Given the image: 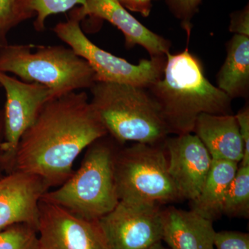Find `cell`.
<instances>
[{
	"label": "cell",
	"mask_w": 249,
	"mask_h": 249,
	"mask_svg": "<svg viewBox=\"0 0 249 249\" xmlns=\"http://www.w3.org/2000/svg\"><path fill=\"white\" fill-rule=\"evenodd\" d=\"M106 135L84 91L49 100L21 137L13 171L38 176L49 188L60 186L74 173L78 155Z\"/></svg>",
	"instance_id": "obj_1"
},
{
	"label": "cell",
	"mask_w": 249,
	"mask_h": 249,
	"mask_svg": "<svg viewBox=\"0 0 249 249\" xmlns=\"http://www.w3.org/2000/svg\"><path fill=\"white\" fill-rule=\"evenodd\" d=\"M147 89L175 135L193 133L201 114H232V100L207 79L200 59L188 48L167 54L163 76Z\"/></svg>",
	"instance_id": "obj_2"
},
{
	"label": "cell",
	"mask_w": 249,
	"mask_h": 249,
	"mask_svg": "<svg viewBox=\"0 0 249 249\" xmlns=\"http://www.w3.org/2000/svg\"><path fill=\"white\" fill-rule=\"evenodd\" d=\"M90 90L93 109L118 143L155 145L171 134L161 108L147 88L96 82Z\"/></svg>",
	"instance_id": "obj_3"
},
{
	"label": "cell",
	"mask_w": 249,
	"mask_h": 249,
	"mask_svg": "<svg viewBox=\"0 0 249 249\" xmlns=\"http://www.w3.org/2000/svg\"><path fill=\"white\" fill-rule=\"evenodd\" d=\"M116 142L107 134L90 144L78 170L42 199L89 220L109 213L119 202L114 176Z\"/></svg>",
	"instance_id": "obj_4"
},
{
	"label": "cell",
	"mask_w": 249,
	"mask_h": 249,
	"mask_svg": "<svg viewBox=\"0 0 249 249\" xmlns=\"http://www.w3.org/2000/svg\"><path fill=\"white\" fill-rule=\"evenodd\" d=\"M0 45V71L10 72L24 82L47 87L53 98L96 83L95 73L84 59L64 46Z\"/></svg>",
	"instance_id": "obj_5"
},
{
	"label": "cell",
	"mask_w": 249,
	"mask_h": 249,
	"mask_svg": "<svg viewBox=\"0 0 249 249\" xmlns=\"http://www.w3.org/2000/svg\"><path fill=\"white\" fill-rule=\"evenodd\" d=\"M163 142L155 145L136 142L118 149L114 176L119 201L161 205L182 200L168 172Z\"/></svg>",
	"instance_id": "obj_6"
},
{
	"label": "cell",
	"mask_w": 249,
	"mask_h": 249,
	"mask_svg": "<svg viewBox=\"0 0 249 249\" xmlns=\"http://www.w3.org/2000/svg\"><path fill=\"white\" fill-rule=\"evenodd\" d=\"M76 9L65 22H59L53 31L60 40L89 64L96 82L119 83L148 88L163 76L166 56L143 59L137 65L116 56L93 44L85 36Z\"/></svg>",
	"instance_id": "obj_7"
},
{
	"label": "cell",
	"mask_w": 249,
	"mask_h": 249,
	"mask_svg": "<svg viewBox=\"0 0 249 249\" xmlns=\"http://www.w3.org/2000/svg\"><path fill=\"white\" fill-rule=\"evenodd\" d=\"M162 211L155 203L120 200L98 222L111 249H147L162 242Z\"/></svg>",
	"instance_id": "obj_8"
},
{
	"label": "cell",
	"mask_w": 249,
	"mask_h": 249,
	"mask_svg": "<svg viewBox=\"0 0 249 249\" xmlns=\"http://www.w3.org/2000/svg\"><path fill=\"white\" fill-rule=\"evenodd\" d=\"M0 86L6 93L4 109V141L1 144L6 174L14 169L15 155L19 140L34 122L42 106L53 99L47 87L27 83L0 71Z\"/></svg>",
	"instance_id": "obj_9"
},
{
	"label": "cell",
	"mask_w": 249,
	"mask_h": 249,
	"mask_svg": "<svg viewBox=\"0 0 249 249\" xmlns=\"http://www.w3.org/2000/svg\"><path fill=\"white\" fill-rule=\"evenodd\" d=\"M37 233L40 249H111L98 220L78 217L42 199Z\"/></svg>",
	"instance_id": "obj_10"
},
{
	"label": "cell",
	"mask_w": 249,
	"mask_h": 249,
	"mask_svg": "<svg viewBox=\"0 0 249 249\" xmlns=\"http://www.w3.org/2000/svg\"><path fill=\"white\" fill-rule=\"evenodd\" d=\"M168 172L182 199L194 201L202 189L213 159L196 134L165 139Z\"/></svg>",
	"instance_id": "obj_11"
},
{
	"label": "cell",
	"mask_w": 249,
	"mask_h": 249,
	"mask_svg": "<svg viewBox=\"0 0 249 249\" xmlns=\"http://www.w3.org/2000/svg\"><path fill=\"white\" fill-rule=\"evenodd\" d=\"M49 189L42 178L24 172L0 178V231L21 223L37 229L39 204Z\"/></svg>",
	"instance_id": "obj_12"
},
{
	"label": "cell",
	"mask_w": 249,
	"mask_h": 249,
	"mask_svg": "<svg viewBox=\"0 0 249 249\" xmlns=\"http://www.w3.org/2000/svg\"><path fill=\"white\" fill-rule=\"evenodd\" d=\"M76 9L82 19L89 16L107 20L115 26L124 34L127 49L141 46L148 52L150 58L166 56L170 53V41L147 29L118 0H86L85 6Z\"/></svg>",
	"instance_id": "obj_13"
},
{
	"label": "cell",
	"mask_w": 249,
	"mask_h": 249,
	"mask_svg": "<svg viewBox=\"0 0 249 249\" xmlns=\"http://www.w3.org/2000/svg\"><path fill=\"white\" fill-rule=\"evenodd\" d=\"M162 242L170 249H214L213 222L193 211L163 209Z\"/></svg>",
	"instance_id": "obj_14"
},
{
	"label": "cell",
	"mask_w": 249,
	"mask_h": 249,
	"mask_svg": "<svg viewBox=\"0 0 249 249\" xmlns=\"http://www.w3.org/2000/svg\"><path fill=\"white\" fill-rule=\"evenodd\" d=\"M195 134L214 160L240 163L244 145L235 116L201 114L195 124Z\"/></svg>",
	"instance_id": "obj_15"
},
{
	"label": "cell",
	"mask_w": 249,
	"mask_h": 249,
	"mask_svg": "<svg viewBox=\"0 0 249 249\" xmlns=\"http://www.w3.org/2000/svg\"><path fill=\"white\" fill-rule=\"evenodd\" d=\"M239 163L213 160L202 189L191 201V210L214 222L222 215V207L229 186L237 173Z\"/></svg>",
	"instance_id": "obj_16"
},
{
	"label": "cell",
	"mask_w": 249,
	"mask_h": 249,
	"mask_svg": "<svg viewBox=\"0 0 249 249\" xmlns=\"http://www.w3.org/2000/svg\"><path fill=\"white\" fill-rule=\"evenodd\" d=\"M227 55L218 72L217 88L231 99L249 93V37L235 34L227 45Z\"/></svg>",
	"instance_id": "obj_17"
},
{
	"label": "cell",
	"mask_w": 249,
	"mask_h": 249,
	"mask_svg": "<svg viewBox=\"0 0 249 249\" xmlns=\"http://www.w3.org/2000/svg\"><path fill=\"white\" fill-rule=\"evenodd\" d=\"M222 214L231 218H249V165L239 166L226 195Z\"/></svg>",
	"instance_id": "obj_18"
},
{
	"label": "cell",
	"mask_w": 249,
	"mask_h": 249,
	"mask_svg": "<svg viewBox=\"0 0 249 249\" xmlns=\"http://www.w3.org/2000/svg\"><path fill=\"white\" fill-rule=\"evenodd\" d=\"M24 9L36 16L34 28L41 32L45 29L47 18L52 15L65 13L76 5L85 6L86 0H21Z\"/></svg>",
	"instance_id": "obj_19"
},
{
	"label": "cell",
	"mask_w": 249,
	"mask_h": 249,
	"mask_svg": "<svg viewBox=\"0 0 249 249\" xmlns=\"http://www.w3.org/2000/svg\"><path fill=\"white\" fill-rule=\"evenodd\" d=\"M0 249H40L37 229L21 223L0 231Z\"/></svg>",
	"instance_id": "obj_20"
},
{
	"label": "cell",
	"mask_w": 249,
	"mask_h": 249,
	"mask_svg": "<svg viewBox=\"0 0 249 249\" xmlns=\"http://www.w3.org/2000/svg\"><path fill=\"white\" fill-rule=\"evenodd\" d=\"M32 17L21 0H0V45L8 43L7 35L13 28Z\"/></svg>",
	"instance_id": "obj_21"
},
{
	"label": "cell",
	"mask_w": 249,
	"mask_h": 249,
	"mask_svg": "<svg viewBox=\"0 0 249 249\" xmlns=\"http://www.w3.org/2000/svg\"><path fill=\"white\" fill-rule=\"evenodd\" d=\"M203 0H165L170 12L179 21L189 38L193 18L197 14Z\"/></svg>",
	"instance_id": "obj_22"
},
{
	"label": "cell",
	"mask_w": 249,
	"mask_h": 249,
	"mask_svg": "<svg viewBox=\"0 0 249 249\" xmlns=\"http://www.w3.org/2000/svg\"><path fill=\"white\" fill-rule=\"evenodd\" d=\"M214 246V249H249V234L231 231H216Z\"/></svg>",
	"instance_id": "obj_23"
},
{
	"label": "cell",
	"mask_w": 249,
	"mask_h": 249,
	"mask_svg": "<svg viewBox=\"0 0 249 249\" xmlns=\"http://www.w3.org/2000/svg\"><path fill=\"white\" fill-rule=\"evenodd\" d=\"M235 118L238 124L240 133L244 145L243 158L241 160L240 166L249 165V107L246 106L240 109Z\"/></svg>",
	"instance_id": "obj_24"
},
{
	"label": "cell",
	"mask_w": 249,
	"mask_h": 249,
	"mask_svg": "<svg viewBox=\"0 0 249 249\" xmlns=\"http://www.w3.org/2000/svg\"><path fill=\"white\" fill-rule=\"evenodd\" d=\"M229 31L237 35L249 37V6L247 4L244 9L235 11L231 15Z\"/></svg>",
	"instance_id": "obj_25"
},
{
	"label": "cell",
	"mask_w": 249,
	"mask_h": 249,
	"mask_svg": "<svg viewBox=\"0 0 249 249\" xmlns=\"http://www.w3.org/2000/svg\"><path fill=\"white\" fill-rule=\"evenodd\" d=\"M126 9L139 13L143 17H148L151 12L152 2L155 0H118Z\"/></svg>",
	"instance_id": "obj_26"
},
{
	"label": "cell",
	"mask_w": 249,
	"mask_h": 249,
	"mask_svg": "<svg viewBox=\"0 0 249 249\" xmlns=\"http://www.w3.org/2000/svg\"><path fill=\"white\" fill-rule=\"evenodd\" d=\"M4 110L0 109V178L4 177L3 172L6 173L5 170L4 161H3V152L1 150V144L4 141Z\"/></svg>",
	"instance_id": "obj_27"
},
{
	"label": "cell",
	"mask_w": 249,
	"mask_h": 249,
	"mask_svg": "<svg viewBox=\"0 0 249 249\" xmlns=\"http://www.w3.org/2000/svg\"><path fill=\"white\" fill-rule=\"evenodd\" d=\"M147 249H170L167 247L166 245H164L163 244V242H159V243L156 244V245L152 246L150 248Z\"/></svg>",
	"instance_id": "obj_28"
},
{
	"label": "cell",
	"mask_w": 249,
	"mask_h": 249,
	"mask_svg": "<svg viewBox=\"0 0 249 249\" xmlns=\"http://www.w3.org/2000/svg\"><path fill=\"white\" fill-rule=\"evenodd\" d=\"M0 87H1V86H0Z\"/></svg>",
	"instance_id": "obj_29"
}]
</instances>
